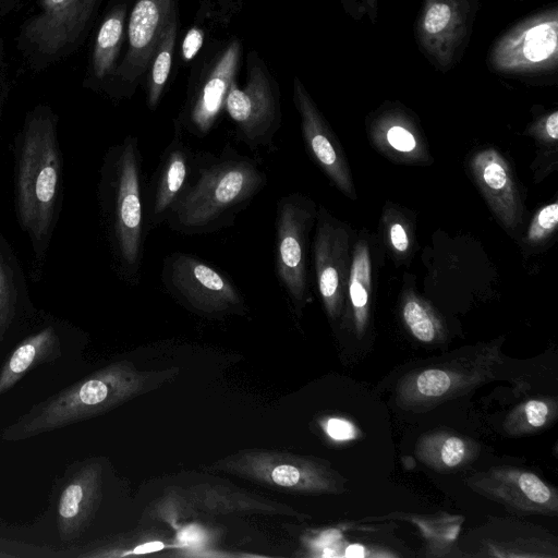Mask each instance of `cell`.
Returning a JSON list of instances; mask_svg holds the SVG:
<instances>
[{"label":"cell","mask_w":558,"mask_h":558,"mask_svg":"<svg viewBox=\"0 0 558 558\" xmlns=\"http://www.w3.org/2000/svg\"><path fill=\"white\" fill-rule=\"evenodd\" d=\"M342 234L335 225L320 213L314 241V264L317 286L325 307L336 317L342 302Z\"/></svg>","instance_id":"9a60e30c"},{"label":"cell","mask_w":558,"mask_h":558,"mask_svg":"<svg viewBox=\"0 0 558 558\" xmlns=\"http://www.w3.org/2000/svg\"><path fill=\"white\" fill-rule=\"evenodd\" d=\"M97 489V471L86 466L68 481L58 504V530L64 542L72 541L85 526Z\"/></svg>","instance_id":"2e32d148"},{"label":"cell","mask_w":558,"mask_h":558,"mask_svg":"<svg viewBox=\"0 0 558 558\" xmlns=\"http://www.w3.org/2000/svg\"><path fill=\"white\" fill-rule=\"evenodd\" d=\"M61 355V342L52 326L23 339L0 368V396L10 390L29 371Z\"/></svg>","instance_id":"e0dca14e"},{"label":"cell","mask_w":558,"mask_h":558,"mask_svg":"<svg viewBox=\"0 0 558 558\" xmlns=\"http://www.w3.org/2000/svg\"><path fill=\"white\" fill-rule=\"evenodd\" d=\"M177 0H134L130 10L125 51L106 93L113 98L133 95L144 75L158 39L172 13Z\"/></svg>","instance_id":"ba28073f"},{"label":"cell","mask_w":558,"mask_h":558,"mask_svg":"<svg viewBox=\"0 0 558 558\" xmlns=\"http://www.w3.org/2000/svg\"><path fill=\"white\" fill-rule=\"evenodd\" d=\"M28 0H0V17L19 11Z\"/></svg>","instance_id":"d6a6232c"},{"label":"cell","mask_w":558,"mask_h":558,"mask_svg":"<svg viewBox=\"0 0 558 558\" xmlns=\"http://www.w3.org/2000/svg\"><path fill=\"white\" fill-rule=\"evenodd\" d=\"M558 222V204L554 203L539 210L529 232V239L539 240L547 235Z\"/></svg>","instance_id":"484cf974"},{"label":"cell","mask_w":558,"mask_h":558,"mask_svg":"<svg viewBox=\"0 0 558 558\" xmlns=\"http://www.w3.org/2000/svg\"><path fill=\"white\" fill-rule=\"evenodd\" d=\"M223 109L235 124L236 137L252 150L271 146L281 128L282 112L277 81L256 51L247 57V76L230 87Z\"/></svg>","instance_id":"8992f818"},{"label":"cell","mask_w":558,"mask_h":558,"mask_svg":"<svg viewBox=\"0 0 558 558\" xmlns=\"http://www.w3.org/2000/svg\"><path fill=\"white\" fill-rule=\"evenodd\" d=\"M57 116L40 105L28 112L19 136L15 207L19 222L34 247H45L56 221L62 177Z\"/></svg>","instance_id":"7a4b0ae2"},{"label":"cell","mask_w":558,"mask_h":558,"mask_svg":"<svg viewBox=\"0 0 558 558\" xmlns=\"http://www.w3.org/2000/svg\"><path fill=\"white\" fill-rule=\"evenodd\" d=\"M557 414L558 402L555 398H532L518 404L506 416L502 428L513 437L533 434L550 426Z\"/></svg>","instance_id":"44dd1931"},{"label":"cell","mask_w":558,"mask_h":558,"mask_svg":"<svg viewBox=\"0 0 558 558\" xmlns=\"http://www.w3.org/2000/svg\"><path fill=\"white\" fill-rule=\"evenodd\" d=\"M475 493L524 514L556 515L558 495L534 472L517 466H493L466 480Z\"/></svg>","instance_id":"8fae6325"},{"label":"cell","mask_w":558,"mask_h":558,"mask_svg":"<svg viewBox=\"0 0 558 558\" xmlns=\"http://www.w3.org/2000/svg\"><path fill=\"white\" fill-rule=\"evenodd\" d=\"M163 288L189 306L226 311L242 305L234 283L220 270L192 254L173 252L162 262Z\"/></svg>","instance_id":"9c48e42d"},{"label":"cell","mask_w":558,"mask_h":558,"mask_svg":"<svg viewBox=\"0 0 558 558\" xmlns=\"http://www.w3.org/2000/svg\"><path fill=\"white\" fill-rule=\"evenodd\" d=\"M163 548V544L161 542H149L143 545H140L134 548V554H147L153 551H158Z\"/></svg>","instance_id":"d590c367"},{"label":"cell","mask_w":558,"mask_h":558,"mask_svg":"<svg viewBox=\"0 0 558 558\" xmlns=\"http://www.w3.org/2000/svg\"><path fill=\"white\" fill-rule=\"evenodd\" d=\"M144 195L138 140L128 136L106 155L99 198L112 254L120 272L131 281L138 277L144 254Z\"/></svg>","instance_id":"3957f363"},{"label":"cell","mask_w":558,"mask_h":558,"mask_svg":"<svg viewBox=\"0 0 558 558\" xmlns=\"http://www.w3.org/2000/svg\"><path fill=\"white\" fill-rule=\"evenodd\" d=\"M547 134L553 138L558 137V112L551 113L546 121Z\"/></svg>","instance_id":"e575fe53"},{"label":"cell","mask_w":558,"mask_h":558,"mask_svg":"<svg viewBox=\"0 0 558 558\" xmlns=\"http://www.w3.org/2000/svg\"><path fill=\"white\" fill-rule=\"evenodd\" d=\"M195 153L182 140V131L174 129V136L163 150L147 186L144 207L147 232L166 222L178 196L189 181Z\"/></svg>","instance_id":"7c38bea8"},{"label":"cell","mask_w":558,"mask_h":558,"mask_svg":"<svg viewBox=\"0 0 558 558\" xmlns=\"http://www.w3.org/2000/svg\"><path fill=\"white\" fill-rule=\"evenodd\" d=\"M293 100L300 113L303 138L312 156L339 189L350 194L352 191L350 175L336 142L296 78Z\"/></svg>","instance_id":"5bb4252c"},{"label":"cell","mask_w":558,"mask_h":558,"mask_svg":"<svg viewBox=\"0 0 558 558\" xmlns=\"http://www.w3.org/2000/svg\"><path fill=\"white\" fill-rule=\"evenodd\" d=\"M451 12L448 5L436 3L430 7L425 17V28L430 34H436L448 24Z\"/></svg>","instance_id":"4316f807"},{"label":"cell","mask_w":558,"mask_h":558,"mask_svg":"<svg viewBox=\"0 0 558 558\" xmlns=\"http://www.w3.org/2000/svg\"><path fill=\"white\" fill-rule=\"evenodd\" d=\"M371 283V264L366 246H360L354 255L351 272L349 294L353 308L354 325L357 335L365 330L368 319V301Z\"/></svg>","instance_id":"7402d4cb"},{"label":"cell","mask_w":558,"mask_h":558,"mask_svg":"<svg viewBox=\"0 0 558 558\" xmlns=\"http://www.w3.org/2000/svg\"><path fill=\"white\" fill-rule=\"evenodd\" d=\"M221 11L229 13L233 9L239 8V0H218Z\"/></svg>","instance_id":"74e56055"},{"label":"cell","mask_w":558,"mask_h":558,"mask_svg":"<svg viewBox=\"0 0 558 558\" xmlns=\"http://www.w3.org/2000/svg\"><path fill=\"white\" fill-rule=\"evenodd\" d=\"M502 363L498 347L421 367L405 375L397 387V401L407 410H426L457 398L496 377Z\"/></svg>","instance_id":"5b68a950"},{"label":"cell","mask_w":558,"mask_h":558,"mask_svg":"<svg viewBox=\"0 0 558 558\" xmlns=\"http://www.w3.org/2000/svg\"><path fill=\"white\" fill-rule=\"evenodd\" d=\"M557 47V24L555 22L531 28L525 37L523 52L533 62L548 58Z\"/></svg>","instance_id":"cb8c5ba5"},{"label":"cell","mask_w":558,"mask_h":558,"mask_svg":"<svg viewBox=\"0 0 558 558\" xmlns=\"http://www.w3.org/2000/svg\"><path fill=\"white\" fill-rule=\"evenodd\" d=\"M402 316L407 327L418 341L433 343L440 339L438 323L417 301H407L402 310Z\"/></svg>","instance_id":"603a6c76"},{"label":"cell","mask_w":558,"mask_h":558,"mask_svg":"<svg viewBox=\"0 0 558 558\" xmlns=\"http://www.w3.org/2000/svg\"><path fill=\"white\" fill-rule=\"evenodd\" d=\"M474 173L499 217L512 225L515 220L514 189L504 159L493 150L473 159Z\"/></svg>","instance_id":"d6986e66"},{"label":"cell","mask_w":558,"mask_h":558,"mask_svg":"<svg viewBox=\"0 0 558 558\" xmlns=\"http://www.w3.org/2000/svg\"><path fill=\"white\" fill-rule=\"evenodd\" d=\"M266 184L259 163L230 145L218 155L195 154L189 181L166 222L186 235L217 232L233 225Z\"/></svg>","instance_id":"6da1fadb"},{"label":"cell","mask_w":558,"mask_h":558,"mask_svg":"<svg viewBox=\"0 0 558 558\" xmlns=\"http://www.w3.org/2000/svg\"><path fill=\"white\" fill-rule=\"evenodd\" d=\"M387 140L391 147L403 153L412 151L416 146L413 135L402 126L389 129Z\"/></svg>","instance_id":"83f0119b"},{"label":"cell","mask_w":558,"mask_h":558,"mask_svg":"<svg viewBox=\"0 0 558 558\" xmlns=\"http://www.w3.org/2000/svg\"><path fill=\"white\" fill-rule=\"evenodd\" d=\"M315 215L314 204L298 193L281 196L277 203L274 250L276 275L290 300L299 307L308 298L306 248Z\"/></svg>","instance_id":"52a82bcc"},{"label":"cell","mask_w":558,"mask_h":558,"mask_svg":"<svg viewBox=\"0 0 558 558\" xmlns=\"http://www.w3.org/2000/svg\"><path fill=\"white\" fill-rule=\"evenodd\" d=\"M133 1L109 0L93 38L85 87L107 90L121 60Z\"/></svg>","instance_id":"4fadbf2b"},{"label":"cell","mask_w":558,"mask_h":558,"mask_svg":"<svg viewBox=\"0 0 558 558\" xmlns=\"http://www.w3.org/2000/svg\"><path fill=\"white\" fill-rule=\"evenodd\" d=\"M326 430L331 438L338 440L351 439L355 435L353 425L341 418H330L327 423Z\"/></svg>","instance_id":"4dcf8cb0"},{"label":"cell","mask_w":558,"mask_h":558,"mask_svg":"<svg viewBox=\"0 0 558 558\" xmlns=\"http://www.w3.org/2000/svg\"><path fill=\"white\" fill-rule=\"evenodd\" d=\"M390 239L393 247L399 252H404L409 246L408 235L400 223L391 226Z\"/></svg>","instance_id":"1f68e13d"},{"label":"cell","mask_w":558,"mask_h":558,"mask_svg":"<svg viewBox=\"0 0 558 558\" xmlns=\"http://www.w3.org/2000/svg\"><path fill=\"white\" fill-rule=\"evenodd\" d=\"M271 478L280 486L292 487L303 480V474L294 465L281 464L271 471Z\"/></svg>","instance_id":"f546056e"},{"label":"cell","mask_w":558,"mask_h":558,"mask_svg":"<svg viewBox=\"0 0 558 558\" xmlns=\"http://www.w3.org/2000/svg\"><path fill=\"white\" fill-rule=\"evenodd\" d=\"M204 43V33L199 27H191L182 41L181 52L185 61H191L198 53Z\"/></svg>","instance_id":"f1b7e54d"},{"label":"cell","mask_w":558,"mask_h":558,"mask_svg":"<svg viewBox=\"0 0 558 558\" xmlns=\"http://www.w3.org/2000/svg\"><path fill=\"white\" fill-rule=\"evenodd\" d=\"M102 0H37L23 21L16 48L35 73L76 52L94 27Z\"/></svg>","instance_id":"277c9868"},{"label":"cell","mask_w":558,"mask_h":558,"mask_svg":"<svg viewBox=\"0 0 558 558\" xmlns=\"http://www.w3.org/2000/svg\"><path fill=\"white\" fill-rule=\"evenodd\" d=\"M242 53V43L234 38L214 56L191 89L174 129L185 130L198 137L208 134L225 107L230 87L236 81Z\"/></svg>","instance_id":"30bf717a"},{"label":"cell","mask_w":558,"mask_h":558,"mask_svg":"<svg viewBox=\"0 0 558 558\" xmlns=\"http://www.w3.org/2000/svg\"><path fill=\"white\" fill-rule=\"evenodd\" d=\"M1 61V60H0ZM8 94V83L5 80L2 63L0 62V114Z\"/></svg>","instance_id":"8d00e7d4"},{"label":"cell","mask_w":558,"mask_h":558,"mask_svg":"<svg viewBox=\"0 0 558 558\" xmlns=\"http://www.w3.org/2000/svg\"><path fill=\"white\" fill-rule=\"evenodd\" d=\"M16 289L12 268L0 255V341L3 340L15 315Z\"/></svg>","instance_id":"d4e9b609"},{"label":"cell","mask_w":558,"mask_h":558,"mask_svg":"<svg viewBox=\"0 0 558 558\" xmlns=\"http://www.w3.org/2000/svg\"><path fill=\"white\" fill-rule=\"evenodd\" d=\"M478 453L472 439L445 430L422 436L416 445L417 459L428 468L446 473L456 472L470 464Z\"/></svg>","instance_id":"ac0fdd59"},{"label":"cell","mask_w":558,"mask_h":558,"mask_svg":"<svg viewBox=\"0 0 558 558\" xmlns=\"http://www.w3.org/2000/svg\"><path fill=\"white\" fill-rule=\"evenodd\" d=\"M178 538L182 544H193L202 539V533L196 527H187L180 533Z\"/></svg>","instance_id":"836d02e7"},{"label":"cell","mask_w":558,"mask_h":558,"mask_svg":"<svg viewBox=\"0 0 558 558\" xmlns=\"http://www.w3.org/2000/svg\"><path fill=\"white\" fill-rule=\"evenodd\" d=\"M177 9L166 24L149 62L146 92L150 110H155L158 106L170 75L179 29Z\"/></svg>","instance_id":"ffe728a7"}]
</instances>
